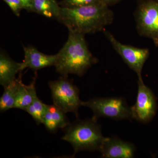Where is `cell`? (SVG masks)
Listing matches in <instances>:
<instances>
[{
    "label": "cell",
    "instance_id": "obj_5",
    "mask_svg": "<svg viewBox=\"0 0 158 158\" xmlns=\"http://www.w3.org/2000/svg\"><path fill=\"white\" fill-rule=\"evenodd\" d=\"M82 106L91 109L92 117L96 120L100 117L115 120L133 119L131 107L123 98H94L83 102Z\"/></svg>",
    "mask_w": 158,
    "mask_h": 158
},
{
    "label": "cell",
    "instance_id": "obj_14",
    "mask_svg": "<svg viewBox=\"0 0 158 158\" xmlns=\"http://www.w3.org/2000/svg\"><path fill=\"white\" fill-rule=\"evenodd\" d=\"M33 12L49 19H58L61 7L57 0H33Z\"/></svg>",
    "mask_w": 158,
    "mask_h": 158
},
{
    "label": "cell",
    "instance_id": "obj_19",
    "mask_svg": "<svg viewBox=\"0 0 158 158\" xmlns=\"http://www.w3.org/2000/svg\"><path fill=\"white\" fill-rule=\"evenodd\" d=\"M22 3L23 9L29 11L33 12V0H20Z\"/></svg>",
    "mask_w": 158,
    "mask_h": 158
},
{
    "label": "cell",
    "instance_id": "obj_11",
    "mask_svg": "<svg viewBox=\"0 0 158 158\" xmlns=\"http://www.w3.org/2000/svg\"><path fill=\"white\" fill-rule=\"evenodd\" d=\"M42 123L52 133L56 132L59 129H65L70 124L66 113L54 104L48 105Z\"/></svg>",
    "mask_w": 158,
    "mask_h": 158
},
{
    "label": "cell",
    "instance_id": "obj_20",
    "mask_svg": "<svg viewBox=\"0 0 158 158\" xmlns=\"http://www.w3.org/2000/svg\"><path fill=\"white\" fill-rule=\"evenodd\" d=\"M121 1V0H102V2L110 7L117 4Z\"/></svg>",
    "mask_w": 158,
    "mask_h": 158
},
{
    "label": "cell",
    "instance_id": "obj_1",
    "mask_svg": "<svg viewBox=\"0 0 158 158\" xmlns=\"http://www.w3.org/2000/svg\"><path fill=\"white\" fill-rule=\"evenodd\" d=\"M114 14L109 6L101 2L79 8H62L58 20L69 31L84 34L104 31L113 22Z\"/></svg>",
    "mask_w": 158,
    "mask_h": 158
},
{
    "label": "cell",
    "instance_id": "obj_4",
    "mask_svg": "<svg viewBox=\"0 0 158 158\" xmlns=\"http://www.w3.org/2000/svg\"><path fill=\"white\" fill-rule=\"evenodd\" d=\"M53 104L64 113H73L78 118V110L82 106L78 88L68 76L48 82Z\"/></svg>",
    "mask_w": 158,
    "mask_h": 158
},
{
    "label": "cell",
    "instance_id": "obj_9",
    "mask_svg": "<svg viewBox=\"0 0 158 158\" xmlns=\"http://www.w3.org/2000/svg\"><path fill=\"white\" fill-rule=\"evenodd\" d=\"M136 150L133 143L113 136L106 138L99 151L103 158H133Z\"/></svg>",
    "mask_w": 158,
    "mask_h": 158
},
{
    "label": "cell",
    "instance_id": "obj_18",
    "mask_svg": "<svg viewBox=\"0 0 158 158\" xmlns=\"http://www.w3.org/2000/svg\"><path fill=\"white\" fill-rule=\"evenodd\" d=\"M8 5L16 16H19L21 11L23 9L22 3L20 0H3Z\"/></svg>",
    "mask_w": 158,
    "mask_h": 158
},
{
    "label": "cell",
    "instance_id": "obj_3",
    "mask_svg": "<svg viewBox=\"0 0 158 158\" xmlns=\"http://www.w3.org/2000/svg\"><path fill=\"white\" fill-rule=\"evenodd\" d=\"M92 117L78 119L64 129L62 140L70 143L74 150L73 156L83 151H94L100 149L106 137L102 132L101 126Z\"/></svg>",
    "mask_w": 158,
    "mask_h": 158
},
{
    "label": "cell",
    "instance_id": "obj_15",
    "mask_svg": "<svg viewBox=\"0 0 158 158\" xmlns=\"http://www.w3.org/2000/svg\"><path fill=\"white\" fill-rule=\"evenodd\" d=\"M22 81V74L18 78L4 88L2 95L0 98V111L4 112L14 108L18 90Z\"/></svg>",
    "mask_w": 158,
    "mask_h": 158
},
{
    "label": "cell",
    "instance_id": "obj_6",
    "mask_svg": "<svg viewBox=\"0 0 158 158\" xmlns=\"http://www.w3.org/2000/svg\"><path fill=\"white\" fill-rule=\"evenodd\" d=\"M139 35L152 40L158 47V0H138L135 13Z\"/></svg>",
    "mask_w": 158,
    "mask_h": 158
},
{
    "label": "cell",
    "instance_id": "obj_17",
    "mask_svg": "<svg viewBox=\"0 0 158 158\" xmlns=\"http://www.w3.org/2000/svg\"><path fill=\"white\" fill-rule=\"evenodd\" d=\"M101 2H102V0H62L59 2V5L62 8L73 9L96 5Z\"/></svg>",
    "mask_w": 158,
    "mask_h": 158
},
{
    "label": "cell",
    "instance_id": "obj_8",
    "mask_svg": "<svg viewBox=\"0 0 158 158\" xmlns=\"http://www.w3.org/2000/svg\"><path fill=\"white\" fill-rule=\"evenodd\" d=\"M138 89L135 104L131 107L133 119L142 123L151 121L157 110V98L152 90L146 86L142 77L138 78Z\"/></svg>",
    "mask_w": 158,
    "mask_h": 158
},
{
    "label": "cell",
    "instance_id": "obj_2",
    "mask_svg": "<svg viewBox=\"0 0 158 158\" xmlns=\"http://www.w3.org/2000/svg\"><path fill=\"white\" fill-rule=\"evenodd\" d=\"M55 66L58 73L63 76L73 74L83 76L98 60L88 48L85 35L69 31L68 39L56 54Z\"/></svg>",
    "mask_w": 158,
    "mask_h": 158
},
{
    "label": "cell",
    "instance_id": "obj_12",
    "mask_svg": "<svg viewBox=\"0 0 158 158\" xmlns=\"http://www.w3.org/2000/svg\"><path fill=\"white\" fill-rule=\"evenodd\" d=\"M21 63L15 61L3 51L0 53V84L5 88L14 81L21 72Z\"/></svg>",
    "mask_w": 158,
    "mask_h": 158
},
{
    "label": "cell",
    "instance_id": "obj_7",
    "mask_svg": "<svg viewBox=\"0 0 158 158\" xmlns=\"http://www.w3.org/2000/svg\"><path fill=\"white\" fill-rule=\"evenodd\" d=\"M103 32L113 48L125 63L137 74L138 78L142 77V69L149 56V50L123 44L109 31L104 30Z\"/></svg>",
    "mask_w": 158,
    "mask_h": 158
},
{
    "label": "cell",
    "instance_id": "obj_16",
    "mask_svg": "<svg viewBox=\"0 0 158 158\" xmlns=\"http://www.w3.org/2000/svg\"><path fill=\"white\" fill-rule=\"evenodd\" d=\"M48 105L44 103L38 97L26 109L25 111L34 118L37 125L42 123Z\"/></svg>",
    "mask_w": 158,
    "mask_h": 158
},
{
    "label": "cell",
    "instance_id": "obj_13",
    "mask_svg": "<svg viewBox=\"0 0 158 158\" xmlns=\"http://www.w3.org/2000/svg\"><path fill=\"white\" fill-rule=\"evenodd\" d=\"M37 77V73H35V77L29 85H24L22 81L21 82L18 90L13 108L25 111L27 107L37 97L35 87Z\"/></svg>",
    "mask_w": 158,
    "mask_h": 158
},
{
    "label": "cell",
    "instance_id": "obj_10",
    "mask_svg": "<svg viewBox=\"0 0 158 158\" xmlns=\"http://www.w3.org/2000/svg\"><path fill=\"white\" fill-rule=\"evenodd\" d=\"M24 59L21 62V69L23 71L26 68L34 71L54 66L57 55H46L40 52L34 47H23Z\"/></svg>",
    "mask_w": 158,
    "mask_h": 158
}]
</instances>
